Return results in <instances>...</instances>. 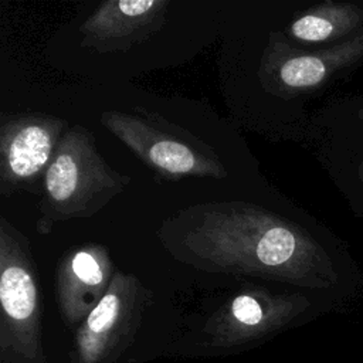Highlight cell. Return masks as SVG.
<instances>
[{"label": "cell", "mask_w": 363, "mask_h": 363, "mask_svg": "<svg viewBox=\"0 0 363 363\" xmlns=\"http://www.w3.org/2000/svg\"><path fill=\"white\" fill-rule=\"evenodd\" d=\"M167 0H108L82 23V48L96 52L128 51L159 31L166 20Z\"/></svg>", "instance_id": "obj_11"}, {"label": "cell", "mask_w": 363, "mask_h": 363, "mask_svg": "<svg viewBox=\"0 0 363 363\" xmlns=\"http://www.w3.org/2000/svg\"><path fill=\"white\" fill-rule=\"evenodd\" d=\"M99 121L162 177L227 176L218 155L208 145L157 115L105 111Z\"/></svg>", "instance_id": "obj_4"}, {"label": "cell", "mask_w": 363, "mask_h": 363, "mask_svg": "<svg viewBox=\"0 0 363 363\" xmlns=\"http://www.w3.org/2000/svg\"><path fill=\"white\" fill-rule=\"evenodd\" d=\"M0 308L1 363H47L30 241L4 216L0 217Z\"/></svg>", "instance_id": "obj_3"}, {"label": "cell", "mask_w": 363, "mask_h": 363, "mask_svg": "<svg viewBox=\"0 0 363 363\" xmlns=\"http://www.w3.org/2000/svg\"><path fill=\"white\" fill-rule=\"evenodd\" d=\"M363 65V28L333 45L306 50L282 33H271L262 51L258 78L262 88L291 99L322 91Z\"/></svg>", "instance_id": "obj_5"}, {"label": "cell", "mask_w": 363, "mask_h": 363, "mask_svg": "<svg viewBox=\"0 0 363 363\" xmlns=\"http://www.w3.org/2000/svg\"><path fill=\"white\" fill-rule=\"evenodd\" d=\"M116 272L102 244H82L67 250L55 269V301L67 326H79L106 294Z\"/></svg>", "instance_id": "obj_10"}, {"label": "cell", "mask_w": 363, "mask_h": 363, "mask_svg": "<svg viewBox=\"0 0 363 363\" xmlns=\"http://www.w3.org/2000/svg\"><path fill=\"white\" fill-rule=\"evenodd\" d=\"M68 130L67 122L41 112L4 115L0 125V193H41L45 170Z\"/></svg>", "instance_id": "obj_7"}, {"label": "cell", "mask_w": 363, "mask_h": 363, "mask_svg": "<svg viewBox=\"0 0 363 363\" xmlns=\"http://www.w3.org/2000/svg\"><path fill=\"white\" fill-rule=\"evenodd\" d=\"M319 156L356 217H363V92L330 102L318 116Z\"/></svg>", "instance_id": "obj_9"}, {"label": "cell", "mask_w": 363, "mask_h": 363, "mask_svg": "<svg viewBox=\"0 0 363 363\" xmlns=\"http://www.w3.org/2000/svg\"><path fill=\"white\" fill-rule=\"evenodd\" d=\"M363 28V0H323L296 14L285 37L296 47L333 45Z\"/></svg>", "instance_id": "obj_12"}, {"label": "cell", "mask_w": 363, "mask_h": 363, "mask_svg": "<svg viewBox=\"0 0 363 363\" xmlns=\"http://www.w3.org/2000/svg\"><path fill=\"white\" fill-rule=\"evenodd\" d=\"M152 301V291L130 272L116 269L112 282L74 336L71 363H115L130 346Z\"/></svg>", "instance_id": "obj_6"}, {"label": "cell", "mask_w": 363, "mask_h": 363, "mask_svg": "<svg viewBox=\"0 0 363 363\" xmlns=\"http://www.w3.org/2000/svg\"><path fill=\"white\" fill-rule=\"evenodd\" d=\"M311 306V299L303 294L247 288L207 319L204 333L213 346H244L281 330Z\"/></svg>", "instance_id": "obj_8"}, {"label": "cell", "mask_w": 363, "mask_h": 363, "mask_svg": "<svg viewBox=\"0 0 363 363\" xmlns=\"http://www.w3.org/2000/svg\"><path fill=\"white\" fill-rule=\"evenodd\" d=\"M156 235L172 258L204 272L332 295H356L363 286L360 265L346 242L254 203L191 204L164 218Z\"/></svg>", "instance_id": "obj_1"}, {"label": "cell", "mask_w": 363, "mask_h": 363, "mask_svg": "<svg viewBox=\"0 0 363 363\" xmlns=\"http://www.w3.org/2000/svg\"><path fill=\"white\" fill-rule=\"evenodd\" d=\"M98 152L95 136L82 125L69 126L43 179L37 230L50 233L54 223L95 216L130 183Z\"/></svg>", "instance_id": "obj_2"}]
</instances>
